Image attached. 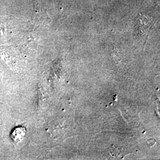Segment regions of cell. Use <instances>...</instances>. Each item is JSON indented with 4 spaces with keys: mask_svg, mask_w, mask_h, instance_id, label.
Listing matches in <instances>:
<instances>
[{
    "mask_svg": "<svg viewBox=\"0 0 160 160\" xmlns=\"http://www.w3.org/2000/svg\"><path fill=\"white\" fill-rule=\"evenodd\" d=\"M26 133V128L22 126H18L13 129L10 137L12 140L15 142H20L24 137Z\"/></svg>",
    "mask_w": 160,
    "mask_h": 160,
    "instance_id": "1",
    "label": "cell"
}]
</instances>
